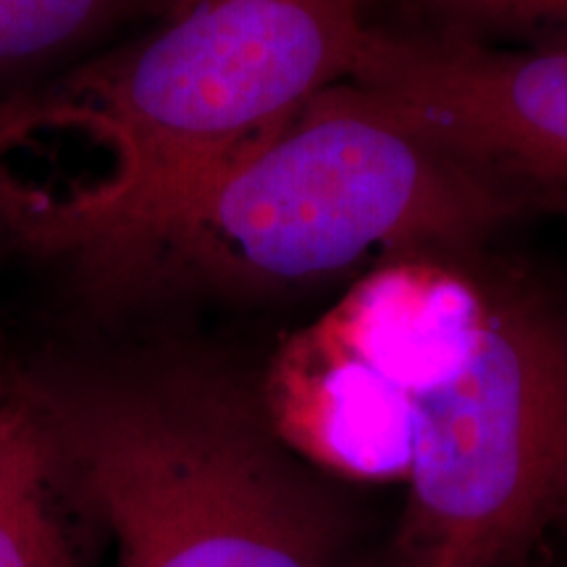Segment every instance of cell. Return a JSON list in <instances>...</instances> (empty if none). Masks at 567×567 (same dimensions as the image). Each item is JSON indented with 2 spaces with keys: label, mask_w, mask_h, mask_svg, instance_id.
<instances>
[{
  "label": "cell",
  "mask_w": 567,
  "mask_h": 567,
  "mask_svg": "<svg viewBox=\"0 0 567 567\" xmlns=\"http://www.w3.org/2000/svg\"><path fill=\"white\" fill-rule=\"evenodd\" d=\"M95 536L13 373L0 400V567H87Z\"/></svg>",
  "instance_id": "obj_7"
},
{
  "label": "cell",
  "mask_w": 567,
  "mask_h": 567,
  "mask_svg": "<svg viewBox=\"0 0 567 567\" xmlns=\"http://www.w3.org/2000/svg\"><path fill=\"white\" fill-rule=\"evenodd\" d=\"M365 0H168L145 34L0 101V243L74 252L166 208L352 80Z\"/></svg>",
  "instance_id": "obj_1"
},
{
  "label": "cell",
  "mask_w": 567,
  "mask_h": 567,
  "mask_svg": "<svg viewBox=\"0 0 567 567\" xmlns=\"http://www.w3.org/2000/svg\"><path fill=\"white\" fill-rule=\"evenodd\" d=\"M147 0H0V76L74 51Z\"/></svg>",
  "instance_id": "obj_8"
},
{
  "label": "cell",
  "mask_w": 567,
  "mask_h": 567,
  "mask_svg": "<svg viewBox=\"0 0 567 567\" xmlns=\"http://www.w3.org/2000/svg\"><path fill=\"white\" fill-rule=\"evenodd\" d=\"M352 82L509 210H567V45L505 51L371 27Z\"/></svg>",
  "instance_id": "obj_6"
},
{
  "label": "cell",
  "mask_w": 567,
  "mask_h": 567,
  "mask_svg": "<svg viewBox=\"0 0 567 567\" xmlns=\"http://www.w3.org/2000/svg\"><path fill=\"white\" fill-rule=\"evenodd\" d=\"M488 289L431 260L396 255L274 352L260 402L276 436L323 476L405 484L410 396L465 360Z\"/></svg>",
  "instance_id": "obj_5"
},
{
  "label": "cell",
  "mask_w": 567,
  "mask_h": 567,
  "mask_svg": "<svg viewBox=\"0 0 567 567\" xmlns=\"http://www.w3.org/2000/svg\"><path fill=\"white\" fill-rule=\"evenodd\" d=\"M513 216L352 80L179 200L66 258L116 300L313 287L375 252L471 245Z\"/></svg>",
  "instance_id": "obj_3"
},
{
  "label": "cell",
  "mask_w": 567,
  "mask_h": 567,
  "mask_svg": "<svg viewBox=\"0 0 567 567\" xmlns=\"http://www.w3.org/2000/svg\"><path fill=\"white\" fill-rule=\"evenodd\" d=\"M396 567H507L549 526L567 446V321L488 292L457 368L410 396Z\"/></svg>",
  "instance_id": "obj_4"
},
{
  "label": "cell",
  "mask_w": 567,
  "mask_h": 567,
  "mask_svg": "<svg viewBox=\"0 0 567 567\" xmlns=\"http://www.w3.org/2000/svg\"><path fill=\"white\" fill-rule=\"evenodd\" d=\"M113 567H368L329 476L276 436L258 384L172 347L17 371Z\"/></svg>",
  "instance_id": "obj_2"
},
{
  "label": "cell",
  "mask_w": 567,
  "mask_h": 567,
  "mask_svg": "<svg viewBox=\"0 0 567 567\" xmlns=\"http://www.w3.org/2000/svg\"><path fill=\"white\" fill-rule=\"evenodd\" d=\"M551 523H559L567 530V446H565V457L563 465H559V476H557V486H555V499H551Z\"/></svg>",
  "instance_id": "obj_10"
},
{
  "label": "cell",
  "mask_w": 567,
  "mask_h": 567,
  "mask_svg": "<svg viewBox=\"0 0 567 567\" xmlns=\"http://www.w3.org/2000/svg\"><path fill=\"white\" fill-rule=\"evenodd\" d=\"M455 24L526 27L567 21V0H410Z\"/></svg>",
  "instance_id": "obj_9"
},
{
  "label": "cell",
  "mask_w": 567,
  "mask_h": 567,
  "mask_svg": "<svg viewBox=\"0 0 567 567\" xmlns=\"http://www.w3.org/2000/svg\"><path fill=\"white\" fill-rule=\"evenodd\" d=\"M11 375H13V373L6 371V368H3V360H0V400H3L6 392H9V386H11Z\"/></svg>",
  "instance_id": "obj_11"
}]
</instances>
